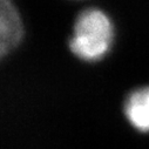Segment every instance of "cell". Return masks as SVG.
<instances>
[{
	"instance_id": "3957f363",
	"label": "cell",
	"mask_w": 149,
	"mask_h": 149,
	"mask_svg": "<svg viewBox=\"0 0 149 149\" xmlns=\"http://www.w3.org/2000/svg\"><path fill=\"white\" fill-rule=\"evenodd\" d=\"M125 114L134 128L140 132H149V87L129 94L125 103Z\"/></svg>"
},
{
	"instance_id": "6da1fadb",
	"label": "cell",
	"mask_w": 149,
	"mask_h": 149,
	"mask_svg": "<svg viewBox=\"0 0 149 149\" xmlns=\"http://www.w3.org/2000/svg\"><path fill=\"white\" fill-rule=\"evenodd\" d=\"M113 36V25L106 13L97 8H89L78 15L69 48L81 60L96 61L109 52Z\"/></svg>"
},
{
	"instance_id": "7a4b0ae2",
	"label": "cell",
	"mask_w": 149,
	"mask_h": 149,
	"mask_svg": "<svg viewBox=\"0 0 149 149\" xmlns=\"http://www.w3.org/2000/svg\"><path fill=\"white\" fill-rule=\"evenodd\" d=\"M0 53L5 56L22 38V24L11 0H0Z\"/></svg>"
}]
</instances>
